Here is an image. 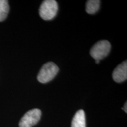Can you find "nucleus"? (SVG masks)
<instances>
[{
	"label": "nucleus",
	"mask_w": 127,
	"mask_h": 127,
	"mask_svg": "<svg viewBox=\"0 0 127 127\" xmlns=\"http://www.w3.org/2000/svg\"><path fill=\"white\" fill-rule=\"evenodd\" d=\"M59 68L55 64L52 62L45 64L39 71L37 79L41 83H47L55 77Z\"/></svg>",
	"instance_id": "f257e3e1"
},
{
	"label": "nucleus",
	"mask_w": 127,
	"mask_h": 127,
	"mask_svg": "<svg viewBox=\"0 0 127 127\" xmlns=\"http://www.w3.org/2000/svg\"><path fill=\"white\" fill-rule=\"evenodd\" d=\"M58 7L57 1L54 0H46L41 4L39 14L44 20H51L54 18L58 12Z\"/></svg>",
	"instance_id": "f03ea898"
},
{
	"label": "nucleus",
	"mask_w": 127,
	"mask_h": 127,
	"mask_svg": "<svg viewBox=\"0 0 127 127\" xmlns=\"http://www.w3.org/2000/svg\"><path fill=\"white\" fill-rule=\"evenodd\" d=\"M111 44L106 40L100 41L96 43L90 50V55L95 60L104 58L108 55L111 50Z\"/></svg>",
	"instance_id": "7ed1b4c3"
},
{
	"label": "nucleus",
	"mask_w": 127,
	"mask_h": 127,
	"mask_svg": "<svg viewBox=\"0 0 127 127\" xmlns=\"http://www.w3.org/2000/svg\"><path fill=\"white\" fill-rule=\"evenodd\" d=\"M41 111L39 109H33L28 111L21 119L19 127H32L36 124L40 120Z\"/></svg>",
	"instance_id": "20e7f679"
},
{
	"label": "nucleus",
	"mask_w": 127,
	"mask_h": 127,
	"mask_svg": "<svg viewBox=\"0 0 127 127\" xmlns=\"http://www.w3.org/2000/svg\"><path fill=\"white\" fill-rule=\"evenodd\" d=\"M112 78L115 82H122L127 78V62L124 61L116 67L112 73Z\"/></svg>",
	"instance_id": "39448f33"
},
{
	"label": "nucleus",
	"mask_w": 127,
	"mask_h": 127,
	"mask_svg": "<svg viewBox=\"0 0 127 127\" xmlns=\"http://www.w3.org/2000/svg\"><path fill=\"white\" fill-rule=\"evenodd\" d=\"M71 127H86L85 114L82 109L76 112L72 119Z\"/></svg>",
	"instance_id": "423d86ee"
},
{
	"label": "nucleus",
	"mask_w": 127,
	"mask_h": 127,
	"mask_svg": "<svg viewBox=\"0 0 127 127\" xmlns=\"http://www.w3.org/2000/svg\"><path fill=\"white\" fill-rule=\"evenodd\" d=\"M101 1L99 0H89L86 3V11L88 14H93L99 10Z\"/></svg>",
	"instance_id": "0eeeda50"
},
{
	"label": "nucleus",
	"mask_w": 127,
	"mask_h": 127,
	"mask_svg": "<svg viewBox=\"0 0 127 127\" xmlns=\"http://www.w3.org/2000/svg\"><path fill=\"white\" fill-rule=\"evenodd\" d=\"M9 7L7 0H0V21H3L7 18Z\"/></svg>",
	"instance_id": "6e6552de"
},
{
	"label": "nucleus",
	"mask_w": 127,
	"mask_h": 127,
	"mask_svg": "<svg viewBox=\"0 0 127 127\" xmlns=\"http://www.w3.org/2000/svg\"><path fill=\"white\" fill-rule=\"evenodd\" d=\"M127 102H125V105H124V107L123 108V109H124V111H125V112H127Z\"/></svg>",
	"instance_id": "1a4fd4ad"
},
{
	"label": "nucleus",
	"mask_w": 127,
	"mask_h": 127,
	"mask_svg": "<svg viewBox=\"0 0 127 127\" xmlns=\"http://www.w3.org/2000/svg\"><path fill=\"white\" fill-rule=\"evenodd\" d=\"M95 63H96V64H98L99 63V60H95Z\"/></svg>",
	"instance_id": "9d476101"
}]
</instances>
